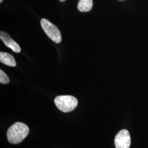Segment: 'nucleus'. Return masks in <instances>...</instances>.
Returning a JSON list of instances; mask_svg holds the SVG:
<instances>
[{"label":"nucleus","mask_w":148,"mask_h":148,"mask_svg":"<svg viewBox=\"0 0 148 148\" xmlns=\"http://www.w3.org/2000/svg\"><path fill=\"white\" fill-rule=\"evenodd\" d=\"M0 38L5 46L10 48L13 52L16 53L21 52V49L19 45L15 42L7 33L3 32H0Z\"/></svg>","instance_id":"obj_5"},{"label":"nucleus","mask_w":148,"mask_h":148,"mask_svg":"<svg viewBox=\"0 0 148 148\" xmlns=\"http://www.w3.org/2000/svg\"><path fill=\"white\" fill-rule=\"evenodd\" d=\"M10 81V79L5 73L2 70H0V82L2 84H7Z\"/></svg>","instance_id":"obj_8"},{"label":"nucleus","mask_w":148,"mask_h":148,"mask_svg":"<svg viewBox=\"0 0 148 148\" xmlns=\"http://www.w3.org/2000/svg\"><path fill=\"white\" fill-rule=\"evenodd\" d=\"M3 1V0H0V3H2Z\"/></svg>","instance_id":"obj_10"},{"label":"nucleus","mask_w":148,"mask_h":148,"mask_svg":"<svg viewBox=\"0 0 148 148\" xmlns=\"http://www.w3.org/2000/svg\"><path fill=\"white\" fill-rule=\"evenodd\" d=\"M116 148H130L131 145V136L127 130H122L115 138Z\"/></svg>","instance_id":"obj_4"},{"label":"nucleus","mask_w":148,"mask_h":148,"mask_svg":"<svg viewBox=\"0 0 148 148\" xmlns=\"http://www.w3.org/2000/svg\"><path fill=\"white\" fill-rule=\"evenodd\" d=\"M29 133V128L26 124L16 122L10 127L7 132L8 140L10 143L17 144L27 137Z\"/></svg>","instance_id":"obj_1"},{"label":"nucleus","mask_w":148,"mask_h":148,"mask_svg":"<svg viewBox=\"0 0 148 148\" xmlns=\"http://www.w3.org/2000/svg\"><path fill=\"white\" fill-rule=\"evenodd\" d=\"M41 25L46 35L53 42L58 43L62 41V35L60 32L55 25L45 18L41 20Z\"/></svg>","instance_id":"obj_3"},{"label":"nucleus","mask_w":148,"mask_h":148,"mask_svg":"<svg viewBox=\"0 0 148 148\" xmlns=\"http://www.w3.org/2000/svg\"><path fill=\"white\" fill-rule=\"evenodd\" d=\"M0 62L1 63L10 66L15 67L16 65V60L13 56L8 53L0 52Z\"/></svg>","instance_id":"obj_6"},{"label":"nucleus","mask_w":148,"mask_h":148,"mask_svg":"<svg viewBox=\"0 0 148 148\" xmlns=\"http://www.w3.org/2000/svg\"><path fill=\"white\" fill-rule=\"evenodd\" d=\"M93 7V0H79L77 8L81 12H87L90 11Z\"/></svg>","instance_id":"obj_7"},{"label":"nucleus","mask_w":148,"mask_h":148,"mask_svg":"<svg viewBox=\"0 0 148 148\" xmlns=\"http://www.w3.org/2000/svg\"><path fill=\"white\" fill-rule=\"evenodd\" d=\"M59 1H60L61 2H64V1H66V0H59Z\"/></svg>","instance_id":"obj_9"},{"label":"nucleus","mask_w":148,"mask_h":148,"mask_svg":"<svg viewBox=\"0 0 148 148\" xmlns=\"http://www.w3.org/2000/svg\"><path fill=\"white\" fill-rule=\"evenodd\" d=\"M120 1H122V0H120Z\"/></svg>","instance_id":"obj_11"},{"label":"nucleus","mask_w":148,"mask_h":148,"mask_svg":"<svg viewBox=\"0 0 148 148\" xmlns=\"http://www.w3.org/2000/svg\"><path fill=\"white\" fill-rule=\"evenodd\" d=\"M54 103L60 111L68 112L77 107L78 101L72 95H59L54 99Z\"/></svg>","instance_id":"obj_2"}]
</instances>
